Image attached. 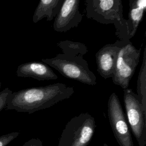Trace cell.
<instances>
[{"label":"cell","mask_w":146,"mask_h":146,"mask_svg":"<svg viewBox=\"0 0 146 146\" xmlns=\"http://www.w3.org/2000/svg\"><path fill=\"white\" fill-rule=\"evenodd\" d=\"M74 93L72 87L62 83L27 88L13 92L8 98L6 109L31 114L68 99Z\"/></svg>","instance_id":"obj_1"},{"label":"cell","mask_w":146,"mask_h":146,"mask_svg":"<svg viewBox=\"0 0 146 146\" xmlns=\"http://www.w3.org/2000/svg\"><path fill=\"white\" fill-rule=\"evenodd\" d=\"M85 4L87 18L103 25L113 24L118 39L129 40L122 0H85Z\"/></svg>","instance_id":"obj_2"},{"label":"cell","mask_w":146,"mask_h":146,"mask_svg":"<svg viewBox=\"0 0 146 146\" xmlns=\"http://www.w3.org/2000/svg\"><path fill=\"white\" fill-rule=\"evenodd\" d=\"M42 62L67 78L91 86L96 84V75L90 70L83 56L59 53L52 58H43Z\"/></svg>","instance_id":"obj_3"},{"label":"cell","mask_w":146,"mask_h":146,"mask_svg":"<svg viewBox=\"0 0 146 146\" xmlns=\"http://www.w3.org/2000/svg\"><path fill=\"white\" fill-rule=\"evenodd\" d=\"M96 128L95 118L89 113H81L66 124L58 146H88Z\"/></svg>","instance_id":"obj_4"},{"label":"cell","mask_w":146,"mask_h":146,"mask_svg":"<svg viewBox=\"0 0 146 146\" xmlns=\"http://www.w3.org/2000/svg\"><path fill=\"white\" fill-rule=\"evenodd\" d=\"M141 47L137 49L130 40L127 41L119 50L112 77L113 83L123 90L128 88L139 64Z\"/></svg>","instance_id":"obj_5"},{"label":"cell","mask_w":146,"mask_h":146,"mask_svg":"<svg viewBox=\"0 0 146 146\" xmlns=\"http://www.w3.org/2000/svg\"><path fill=\"white\" fill-rule=\"evenodd\" d=\"M125 113L132 133L139 146L146 145V111L137 94L129 88L123 90Z\"/></svg>","instance_id":"obj_6"},{"label":"cell","mask_w":146,"mask_h":146,"mask_svg":"<svg viewBox=\"0 0 146 146\" xmlns=\"http://www.w3.org/2000/svg\"><path fill=\"white\" fill-rule=\"evenodd\" d=\"M108 116L115 138L120 146H134L132 135L120 100L116 93L110 96Z\"/></svg>","instance_id":"obj_7"},{"label":"cell","mask_w":146,"mask_h":146,"mask_svg":"<svg viewBox=\"0 0 146 146\" xmlns=\"http://www.w3.org/2000/svg\"><path fill=\"white\" fill-rule=\"evenodd\" d=\"M80 0H64L53 23V29L57 32H66L78 27L83 19L80 12Z\"/></svg>","instance_id":"obj_8"},{"label":"cell","mask_w":146,"mask_h":146,"mask_svg":"<svg viewBox=\"0 0 146 146\" xmlns=\"http://www.w3.org/2000/svg\"><path fill=\"white\" fill-rule=\"evenodd\" d=\"M128 40L117 39L100 48L96 53V63L98 74L104 79L112 78L115 71L118 52Z\"/></svg>","instance_id":"obj_9"},{"label":"cell","mask_w":146,"mask_h":146,"mask_svg":"<svg viewBox=\"0 0 146 146\" xmlns=\"http://www.w3.org/2000/svg\"><path fill=\"white\" fill-rule=\"evenodd\" d=\"M16 73L19 77L32 78L38 80L58 79V76L50 67L42 62H29L22 63L18 67Z\"/></svg>","instance_id":"obj_10"},{"label":"cell","mask_w":146,"mask_h":146,"mask_svg":"<svg viewBox=\"0 0 146 146\" xmlns=\"http://www.w3.org/2000/svg\"><path fill=\"white\" fill-rule=\"evenodd\" d=\"M146 9V0H129V12L127 20L128 38L136 34Z\"/></svg>","instance_id":"obj_11"},{"label":"cell","mask_w":146,"mask_h":146,"mask_svg":"<svg viewBox=\"0 0 146 146\" xmlns=\"http://www.w3.org/2000/svg\"><path fill=\"white\" fill-rule=\"evenodd\" d=\"M64 0H39L33 16V22L37 23L44 18L51 21L55 18Z\"/></svg>","instance_id":"obj_12"},{"label":"cell","mask_w":146,"mask_h":146,"mask_svg":"<svg viewBox=\"0 0 146 146\" xmlns=\"http://www.w3.org/2000/svg\"><path fill=\"white\" fill-rule=\"evenodd\" d=\"M136 94L143 108L146 111V47L144 49L142 63L138 75Z\"/></svg>","instance_id":"obj_13"},{"label":"cell","mask_w":146,"mask_h":146,"mask_svg":"<svg viewBox=\"0 0 146 146\" xmlns=\"http://www.w3.org/2000/svg\"><path fill=\"white\" fill-rule=\"evenodd\" d=\"M62 50V53L75 55L83 56L88 52L87 46L82 43L69 40H62L56 44Z\"/></svg>","instance_id":"obj_14"},{"label":"cell","mask_w":146,"mask_h":146,"mask_svg":"<svg viewBox=\"0 0 146 146\" xmlns=\"http://www.w3.org/2000/svg\"><path fill=\"white\" fill-rule=\"evenodd\" d=\"M19 135V132H13L0 136V146H6Z\"/></svg>","instance_id":"obj_15"},{"label":"cell","mask_w":146,"mask_h":146,"mask_svg":"<svg viewBox=\"0 0 146 146\" xmlns=\"http://www.w3.org/2000/svg\"><path fill=\"white\" fill-rule=\"evenodd\" d=\"M12 92L9 88H5L0 92V112L6 108L8 98Z\"/></svg>","instance_id":"obj_16"},{"label":"cell","mask_w":146,"mask_h":146,"mask_svg":"<svg viewBox=\"0 0 146 146\" xmlns=\"http://www.w3.org/2000/svg\"><path fill=\"white\" fill-rule=\"evenodd\" d=\"M22 146H44L43 142L39 139L33 138L25 142Z\"/></svg>","instance_id":"obj_17"},{"label":"cell","mask_w":146,"mask_h":146,"mask_svg":"<svg viewBox=\"0 0 146 146\" xmlns=\"http://www.w3.org/2000/svg\"><path fill=\"white\" fill-rule=\"evenodd\" d=\"M103 146H109L107 144H106V143H104L103 144Z\"/></svg>","instance_id":"obj_18"},{"label":"cell","mask_w":146,"mask_h":146,"mask_svg":"<svg viewBox=\"0 0 146 146\" xmlns=\"http://www.w3.org/2000/svg\"><path fill=\"white\" fill-rule=\"evenodd\" d=\"M1 85H2V84H1V83L0 82V89H1Z\"/></svg>","instance_id":"obj_19"}]
</instances>
